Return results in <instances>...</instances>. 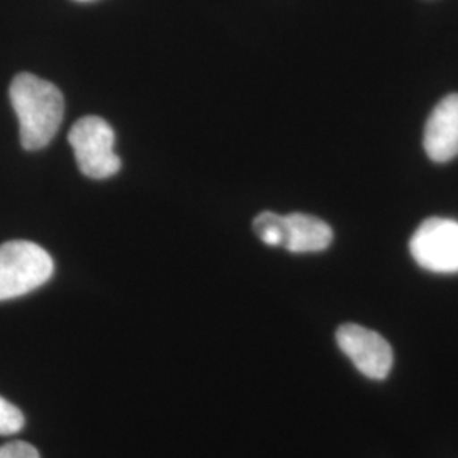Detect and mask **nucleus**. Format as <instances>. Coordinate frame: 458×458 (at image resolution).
<instances>
[{
    "instance_id": "nucleus-1",
    "label": "nucleus",
    "mask_w": 458,
    "mask_h": 458,
    "mask_svg": "<svg viewBox=\"0 0 458 458\" xmlns=\"http://www.w3.org/2000/svg\"><path fill=\"white\" fill-rule=\"evenodd\" d=\"M9 98L19 121L22 148L38 151L48 147L65 113L60 89L33 73H19L11 83Z\"/></svg>"
},
{
    "instance_id": "nucleus-2",
    "label": "nucleus",
    "mask_w": 458,
    "mask_h": 458,
    "mask_svg": "<svg viewBox=\"0 0 458 458\" xmlns=\"http://www.w3.org/2000/svg\"><path fill=\"white\" fill-rule=\"evenodd\" d=\"M55 270L48 251L33 242L0 245V301L30 294L45 285Z\"/></svg>"
},
{
    "instance_id": "nucleus-3",
    "label": "nucleus",
    "mask_w": 458,
    "mask_h": 458,
    "mask_svg": "<svg viewBox=\"0 0 458 458\" xmlns=\"http://www.w3.org/2000/svg\"><path fill=\"white\" fill-rule=\"evenodd\" d=\"M68 141L85 177L104 181L121 170V160L114 151V131L102 117L85 115L79 119L70 130Z\"/></svg>"
},
{
    "instance_id": "nucleus-4",
    "label": "nucleus",
    "mask_w": 458,
    "mask_h": 458,
    "mask_svg": "<svg viewBox=\"0 0 458 458\" xmlns=\"http://www.w3.org/2000/svg\"><path fill=\"white\" fill-rule=\"evenodd\" d=\"M414 262L435 274L458 272V223L429 217L416 229L410 242Z\"/></svg>"
},
{
    "instance_id": "nucleus-5",
    "label": "nucleus",
    "mask_w": 458,
    "mask_h": 458,
    "mask_svg": "<svg viewBox=\"0 0 458 458\" xmlns=\"http://www.w3.org/2000/svg\"><path fill=\"white\" fill-rule=\"evenodd\" d=\"M336 344L344 355L353 361L363 376L382 380L393 370L394 355L391 344L369 327L346 323L336 331Z\"/></svg>"
},
{
    "instance_id": "nucleus-6",
    "label": "nucleus",
    "mask_w": 458,
    "mask_h": 458,
    "mask_svg": "<svg viewBox=\"0 0 458 458\" xmlns=\"http://www.w3.org/2000/svg\"><path fill=\"white\" fill-rule=\"evenodd\" d=\"M426 155L445 164L458 157V94L443 98L429 115L425 128Z\"/></svg>"
},
{
    "instance_id": "nucleus-7",
    "label": "nucleus",
    "mask_w": 458,
    "mask_h": 458,
    "mask_svg": "<svg viewBox=\"0 0 458 458\" xmlns=\"http://www.w3.org/2000/svg\"><path fill=\"white\" fill-rule=\"evenodd\" d=\"M285 240L284 248L291 253L323 251L333 242V229L319 217L294 213L284 216Z\"/></svg>"
},
{
    "instance_id": "nucleus-8",
    "label": "nucleus",
    "mask_w": 458,
    "mask_h": 458,
    "mask_svg": "<svg viewBox=\"0 0 458 458\" xmlns=\"http://www.w3.org/2000/svg\"><path fill=\"white\" fill-rule=\"evenodd\" d=\"M253 231L257 233V236L262 240L265 245L284 248V240H285L284 216L272 213V211H263L255 217Z\"/></svg>"
},
{
    "instance_id": "nucleus-9",
    "label": "nucleus",
    "mask_w": 458,
    "mask_h": 458,
    "mask_svg": "<svg viewBox=\"0 0 458 458\" xmlns=\"http://www.w3.org/2000/svg\"><path fill=\"white\" fill-rule=\"evenodd\" d=\"M22 426H24L22 412L0 395V435H14L22 429Z\"/></svg>"
},
{
    "instance_id": "nucleus-10",
    "label": "nucleus",
    "mask_w": 458,
    "mask_h": 458,
    "mask_svg": "<svg viewBox=\"0 0 458 458\" xmlns=\"http://www.w3.org/2000/svg\"><path fill=\"white\" fill-rule=\"evenodd\" d=\"M0 458H39V454L30 443L11 442L0 446Z\"/></svg>"
},
{
    "instance_id": "nucleus-11",
    "label": "nucleus",
    "mask_w": 458,
    "mask_h": 458,
    "mask_svg": "<svg viewBox=\"0 0 458 458\" xmlns=\"http://www.w3.org/2000/svg\"><path fill=\"white\" fill-rule=\"evenodd\" d=\"M79 2H87V0H79Z\"/></svg>"
}]
</instances>
